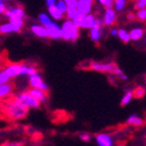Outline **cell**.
<instances>
[{
    "mask_svg": "<svg viewBox=\"0 0 146 146\" xmlns=\"http://www.w3.org/2000/svg\"><path fill=\"white\" fill-rule=\"evenodd\" d=\"M145 42H146V37H145Z\"/></svg>",
    "mask_w": 146,
    "mask_h": 146,
    "instance_id": "cell-44",
    "label": "cell"
},
{
    "mask_svg": "<svg viewBox=\"0 0 146 146\" xmlns=\"http://www.w3.org/2000/svg\"><path fill=\"white\" fill-rule=\"evenodd\" d=\"M146 7V3L144 1H136L135 3V6H133V9H141V8H145Z\"/></svg>",
    "mask_w": 146,
    "mask_h": 146,
    "instance_id": "cell-36",
    "label": "cell"
},
{
    "mask_svg": "<svg viewBox=\"0 0 146 146\" xmlns=\"http://www.w3.org/2000/svg\"><path fill=\"white\" fill-rule=\"evenodd\" d=\"M79 138H80V140H82V141H85V143H88V141L92 140V136H90V133H87V132L80 133V135H79Z\"/></svg>",
    "mask_w": 146,
    "mask_h": 146,
    "instance_id": "cell-34",
    "label": "cell"
},
{
    "mask_svg": "<svg viewBox=\"0 0 146 146\" xmlns=\"http://www.w3.org/2000/svg\"><path fill=\"white\" fill-rule=\"evenodd\" d=\"M144 123H145L144 118L140 117L137 114H132V115H130L129 117L126 118V124H129L131 126H135V127H139V126L144 125Z\"/></svg>",
    "mask_w": 146,
    "mask_h": 146,
    "instance_id": "cell-17",
    "label": "cell"
},
{
    "mask_svg": "<svg viewBox=\"0 0 146 146\" xmlns=\"http://www.w3.org/2000/svg\"><path fill=\"white\" fill-rule=\"evenodd\" d=\"M78 14H79V13H78L76 6H67V11H66V13H65V16H66L67 20H71V21H72Z\"/></svg>",
    "mask_w": 146,
    "mask_h": 146,
    "instance_id": "cell-24",
    "label": "cell"
},
{
    "mask_svg": "<svg viewBox=\"0 0 146 146\" xmlns=\"http://www.w3.org/2000/svg\"><path fill=\"white\" fill-rule=\"evenodd\" d=\"M30 31L36 36V37H40V38H48L45 27L42 26V25H40V23L31 25V26H30Z\"/></svg>",
    "mask_w": 146,
    "mask_h": 146,
    "instance_id": "cell-14",
    "label": "cell"
},
{
    "mask_svg": "<svg viewBox=\"0 0 146 146\" xmlns=\"http://www.w3.org/2000/svg\"><path fill=\"white\" fill-rule=\"evenodd\" d=\"M15 99L16 100H19L26 108H28V109H38L40 107H41V102L40 101H37L35 98H33L27 90L26 92H21V93H19L16 96H15Z\"/></svg>",
    "mask_w": 146,
    "mask_h": 146,
    "instance_id": "cell-4",
    "label": "cell"
},
{
    "mask_svg": "<svg viewBox=\"0 0 146 146\" xmlns=\"http://www.w3.org/2000/svg\"><path fill=\"white\" fill-rule=\"evenodd\" d=\"M27 92H28L33 98H35L37 101H40L41 103H43V102H45V101L48 100V93L43 92L42 89H38V88H29Z\"/></svg>",
    "mask_w": 146,
    "mask_h": 146,
    "instance_id": "cell-13",
    "label": "cell"
},
{
    "mask_svg": "<svg viewBox=\"0 0 146 146\" xmlns=\"http://www.w3.org/2000/svg\"><path fill=\"white\" fill-rule=\"evenodd\" d=\"M64 1H65V0H64Z\"/></svg>",
    "mask_w": 146,
    "mask_h": 146,
    "instance_id": "cell-45",
    "label": "cell"
},
{
    "mask_svg": "<svg viewBox=\"0 0 146 146\" xmlns=\"http://www.w3.org/2000/svg\"><path fill=\"white\" fill-rule=\"evenodd\" d=\"M110 74H114L115 77H117L119 80H122V81H126L127 80V76L124 73V71L122 70V68H119L118 66H116L114 70H113V72L110 73Z\"/></svg>",
    "mask_w": 146,
    "mask_h": 146,
    "instance_id": "cell-21",
    "label": "cell"
},
{
    "mask_svg": "<svg viewBox=\"0 0 146 146\" xmlns=\"http://www.w3.org/2000/svg\"><path fill=\"white\" fill-rule=\"evenodd\" d=\"M133 99V95H132V89H129V90H126V92L124 93L122 100H121V106H126V104H129L131 102V100Z\"/></svg>",
    "mask_w": 146,
    "mask_h": 146,
    "instance_id": "cell-25",
    "label": "cell"
},
{
    "mask_svg": "<svg viewBox=\"0 0 146 146\" xmlns=\"http://www.w3.org/2000/svg\"><path fill=\"white\" fill-rule=\"evenodd\" d=\"M22 29L17 28L16 26H14L13 23H11L9 21L8 22H4L0 25V34L1 35H9V34H17L20 33Z\"/></svg>",
    "mask_w": 146,
    "mask_h": 146,
    "instance_id": "cell-12",
    "label": "cell"
},
{
    "mask_svg": "<svg viewBox=\"0 0 146 146\" xmlns=\"http://www.w3.org/2000/svg\"><path fill=\"white\" fill-rule=\"evenodd\" d=\"M117 36H118V38L123 42V43H125V44H127L130 42V36H129V33H127L125 29H118V31H117Z\"/></svg>",
    "mask_w": 146,
    "mask_h": 146,
    "instance_id": "cell-22",
    "label": "cell"
},
{
    "mask_svg": "<svg viewBox=\"0 0 146 146\" xmlns=\"http://www.w3.org/2000/svg\"><path fill=\"white\" fill-rule=\"evenodd\" d=\"M145 93H146V90H145V88L141 87V86H138V87H136L135 89H132L133 99H141V98H144Z\"/></svg>",
    "mask_w": 146,
    "mask_h": 146,
    "instance_id": "cell-27",
    "label": "cell"
},
{
    "mask_svg": "<svg viewBox=\"0 0 146 146\" xmlns=\"http://www.w3.org/2000/svg\"><path fill=\"white\" fill-rule=\"evenodd\" d=\"M48 12H49V16L51 19H53L54 21H59V20H63L64 19V14L56 7V5H52V6H49L48 7Z\"/></svg>",
    "mask_w": 146,
    "mask_h": 146,
    "instance_id": "cell-18",
    "label": "cell"
},
{
    "mask_svg": "<svg viewBox=\"0 0 146 146\" xmlns=\"http://www.w3.org/2000/svg\"><path fill=\"white\" fill-rule=\"evenodd\" d=\"M13 89H14V86L11 82L1 84L0 85V99H5V98L11 96L13 93Z\"/></svg>",
    "mask_w": 146,
    "mask_h": 146,
    "instance_id": "cell-19",
    "label": "cell"
},
{
    "mask_svg": "<svg viewBox=\"0 0 146 146\" xmlns=\"http://www.w3.org/2000/svg\"><path fill=\"white\" fill-rule=\"evenodd\" d=\"M28 82H29L30 88H38V89H42L45 93H48L50 89L48 84L43 80L40 72H35L33 74L28 76Z\"/></svg>",
    "mask_w": 146,
    "mask_h": 146,
    "instance_id": "cell-6",
    "label": "cell"
},
{
    "mask_svg": "<svg viewBox=\"0 0 146 146\" xmlns=\"http://www.w3.org/2000/svg\"><path fill=\"white\" fill-rule=\"evenodd\" d=\"M0 146H23L22 141H4Z\"/></svg>",
    "mask_w": 146,
    "mask_h": 146,
    "instance_id": "cell-35",
    "label": "cell"
},
{
    "mask_svg": "<svg viewBox=\"0 0 146 146\" xmlns=\"http://www.w3.org/2000/svg\"><path fill=\"white\" fill-rule=\"evenodd\" d=\"M54 5H56V7L65 15V13H66V11H67V5H66V3L64 1V0H57Z\"/></svg>",
    "mask_w": 146,
    "mask_h": 146,
    "instance_id": "cell-30",
    "label": "cell"
},
{
    "mask_svg": "<svg viewBox=\"0 0 146 146\" xmlns=\"http://www.w3.org/2000/svg\"><path fill=\"white\" fill-rule=\"evenodd\" d=\"M4 71L8 74L11 79L21 77V76H30L35 72H38L37 67L34 65H29L26 63H13L7 65Z\"/></svg>",
    "mask_w": 146,
    "mask_h": 146,
    "instance_id": "cell-2",
    "label": "cell"
},
{
    "mask_svg": "<svg viewBox=\"0 0 146 146\" xmlns=\"http://www.w3.org/2000/svg\"><path fill=\"white\" fill-rule=\"evenodd\" d=\"M133 1L136 3V1H144V3H146V0H133Z\"/></svg>",
    "mask_w": 146,
    "mask_h": 146,
    "instance_id": "cell-41",
    "label": "cell"
},
{
    "mask_svg": "<svg viewBox=\"0 0 146 146\" xmlns=\"http://www.w3.org/2000/svg\"><path fill=\"white\" fill-rule=\"evenodd\" d=\"M56 1H57V0H45V5H46V7H49V6L54 5V4H56Z\"/></svg>",
    "mask_w": 146,
    "mask_h": 146,
    "instance_id": "cell-39",
    "label": "cell"
},
{
    "mask_svg": "<svg viewBox=\"0 0 146 146\" xmlns=\"http://www.w3.org/2000/svg\"><path fill=\"white\" fill-rule=\"evenodd\" d=\"M46 30V36L48 38L53 40V41H58L62 40V31H60V26L57 22H51L45 27Z\"/></svg>",
    "mask_w": 146,
    "mask_h": 146,
    "instance_id": "cell-8",
    "label": "cell"
},
{
    "mask_svg": "<svg viewBox=\"0 0 146 146\" xmlns=\"http://www.w3.org/2000/svg\"><path fill=\"white\" fill-rule=\"evenodd\" d=\"M144 29L143 28H132L129 31V36H130V41H139L144 37Z\"/></svg>",
    "mask_w": 146,
    "mask_h": 146,
    "instance_id": "cell-20",
    "label": "cell"
},
{
    "mask_svg": "<svg viewBox=\"0 0 146 146\" xmlns=\"http://www.w3.org/2000/svg\"><path fill=\"white\" fill-rule=\"evenodd\" d=\"M88 36L92 42L94 43H99L102 38V27H93L89 29V33H88Z\"/></svg>",
    "mask_w": 146,
    "mask_h": 146,
    "instance_id": "cell-15",
    "label": "cell"
},
{
    "mask_svg": "<svg viewBox=\"0 0 146 146\" xmlns=\"http://www.w3.org/2000/svg\"><path fill=\"white\" fill-rule=\"evenodd\" d=\"M126 4H127V3H126V0H115L113 7H114L115 12H122V11L125 9Z\"/></svg>",
    "mask_w": 146,
    "mask_h": 146,
    "instance_id": "cell-26",
    "label": "cell"
},
{
    "mask_svg": "<svg viewBox=\"0 0 146 146\" xmlns=\"http://www.w3.org/2000/svg\"><path fill=\"white\" fill-rule=\"evenodd\" d=\"M102 19V25L104 27H114L117 22V13L114 8H106Z\"/></svg>",
    "mask_w": 146,
    "mask_h": 146,
    "instance_id": "cell-7",
    "label": "cell"
},
{
    "mask_svg": "<svg viewBox=\"0 0 146 146\" xmlns=\"http://www.w3.org/2000/svg\"><path fill=\"white\" fill-rule=\"evenodd\" d=\"M8 1H13V0H8Z\"/></svg>",
    "mask_w": 146,
    "mask_h": 146,
    "instance_id": "cell-42",
    "label": "cell"
},
{
    "mask_svg": "<svg viewBox=\"0 0 146 146\" xmlns=\"http://www.w3.org/2000/svg\"><path fill=\"white\" fill-rule=\"evenodd\" d=\"M136 20L139 22H146V7L138 9L136 13Z\"/></svg>",
    "mask_w": 146,
    "mask_h": 146,
    "instance_id": "cell-28",
    "label": "cell"
},
{
    "mask_svg": "<svg viewBox=\"0 0 146 146\" xmlns=\"http://www.w3.org/2000/svg\"><path fill=\"white\" fill-rule=\"evenodd\" d=\"M126 17H127V20L129 21H135L136 20V14L133 12H129L126 14Z\"/></svg>",
    "mask_w": 146,
    "mask_h": 146,
    "instance_id": "cell-38",
    "label": "cell"
},
{
    "mask_svg": "<svg viewBox=\"0 0 146 146\" xmlns=\"http://www.w3.org/2000/svg\"><path fill=\"white\" fill-rule=\"evenodd\" d=\"M98 1H99V4L102 5V6L104 7V9H106V8H113V5H114L115 0H98Z\"/></svg>",
    "mask_w": 146,
    "mask_h": 146,
    "instance_id": "cell-32",
    "label": "cell"
},
{
    "mask_svg": "<svg viewBox=\"0 0 146 146\" xmlns=\"http://www.w3.org/2000/svg\"><path fill=\"white\" fill-rule=\"evenodd\" d=\"M6 8H7V6L5 4V0H0V14H4Z\"/></svg>",
    "mask_w": 146,
    "mask_h": 146,
    "instance_id": "cell-37",
    "label": "cell"
},
{
    "mask_svg": "<svg viewBox=\"0 0 146 146\" xmlns=\"http://www.w3.org/2000/svg\"><path fill=\"white\" fill-rule=\"evenodd\" d=\"M38 21H40V25L46 27L48 25H50L52 22V19L49 16V14H46V13H40L38 14Z\"/></svg>",
    "mask_w": 146,
    "mask_h": 146,
    "instance_id": "cell-23",
    "label": "cell"
},
{
    "mask_svg": "<svg viewBox=\"0 0 146 146\" xmlns=\"http://www.w3.org/2000/svg\"><path fill=\"white\" fill-rule=\"evenodd\" d=\"M96 19V15L93 14V13H89L87 15H84V19L81 21V25H80V28L82 29H90L94 25V21Z\"/></svg>",
    "mask_w": 146,
    "mask_h": 146,
    "instance_id": "cell-16",
    "label": "cell"
},
{
    "mask_svg": "<svg viewBox=\"0 0 146 146\" xmlns=\"http://www.w3.org/2000/svg\"><path fill=\"white\" fill-rule=\"evenodd\" d=\"M116 63L114 62H89L88 70L101 72V73H111L116 67Z\"/></svg>",
    "mask_w": 146,
    "mask_h": 146,
    "instance_id": "cell-5",
    "label": "cell"
},
{
    "mask_svg": "<svg viewBox=\"0 0 146 146\" xmlns=\"http://www.w3.org/2000/svg\"><path fill=\"white\" fill-rule=\"evenodd\" d=\"M95 143L98 146H115V139L109 133H98L94 137Z\"/></svg>",
    "mask_w": 146,
    "mask_h": 146,
    "instance_id": "cell-11",
    "label": "cell"
},
{
    "mask_svg": "<svg viewBox=\"0 0 146 146\" xmlns=\"http://www.w3.org/2000/svg\"><path fill=\"white\" fill-rule=\"evenodd\" d=\"M8 21L11 23H13L14 26H16L17 28H20V29H22L23 26H25V20L20 19V17H11V19H8Z\"/></svg>",
    "mask_w": 146,
    "mask_h": 146,
    "instance_id": "cell-29",
    "label": "cell"
},
{
    "mask_svg": "<svg viewBox=\"0 0 146 146\" xmlns=\"http://www.w3.org/2000/svg\"><path fill=\"white\" fill-rule=\"evenodd\" d=\"M60 31H62V40L66 42L74 43L80 37V29L73 25L71 20H65L63 22V25L60 26Z\"/></svg>",
    "mask_w": 146,
    "mask_h": 146,
    "instance_id": "cell-3",
    "label": "cell"
},
{
    "mask_svg": "<svg viewBox=\"0 0 146 146\" xmlns=\"http://www.w3.org/2000/svg\"><path fill=\"white\" fill-rule=\"evenodd\" d=\"M117 31H118V29H117V28H111L109 33H110V35H111V36H117Z\"/></svg>",
    "mask_w": 146,
    "mask_h": 146,
    "instance_id": "cell-40",
    "label": "cell"
},
{
    "mask_svg": "<svg viewBox=\"0 0 146 146\" xmlns=\"http://www.w3.org/2000/svg\"><path fill=\"white\" fill-rule=\"evenodd\" d=\"M29 109L26 108L19 100L11 99L8 100L5 106H4V113L6 114V116L13 121H20L26 118V116L28 115Z\"/></svg>",
    "mask_w": 146,
    "mask_h": 146,
    "instance_id": "cell-1",
    "label": "cell"
},
{
    "mask_svg": "<svg viewBox=\"0 0 146 146\" xmlns=\"http://www.w3.org/2000/svg\"><path fill=\"white\" fill-rule=\"evenodd\" d=\"M3 15H5L7 19H11V17H20V19H25L26 12H25L23 7H21V6H17V5L16 6H8Z\"/></svg>",
    "mask_w": 146,
    "mask_h": 146,
    "instance_id": "cell-10",
    "label": "cell"
},
{
    "mask_svg": "<svg viewBox=\"0 0 146 146\" xmlns=\"http://www.w3.org/2000/svg\"><path fill=\"white\" fill-rule=\"evenodd\" d=\"M145 81H146V76H145Z\"/></svg>",
    "mask_w": 146,
    "mask_h": 146,
    "instance_id": "cell-43",
    "label": "cell"
},
{
    "mask_svg": "<svg viewBox=\"0 0 146 146\" xmlns=\"http://www.w3.org/2000/svg\"><path fill=\"white\" fill-rule=\"evenodd\" d=\"M94 3H95V0H77L76 8L79 14L87 15L89 13H92Z\"/></svg>",
    "mask_w": 146,
    "mask_h": 146,
    "instance_id": "cell-9",
    "label": "cell"
},
{
    "mask_svg": "<svg viewBox=\"0 0 146 146\" xmlns=\"http://www.w3.org/2000/svg\"><path fill=\"white\" fill-rule=\"evenodd\" d=\"M7 82H11V78L8 77V74L4 70L0 71V85L1 84H7Z\"/></svg>",
    "mask_w": 146,
    "mask_h": 146,
    "instance_id": "cell-31",
    "label": "cell"
},
{
    "mask_svg": "<svg viewBox=\"0 0 146 146\" xmlns=\"http://www.w3.org/2000/svg\"><path fill=\"white\" fill-rule=\"evenodd\" d=\"M82 19H84V15H81V14H78L74 19L72 20V23L76 27H78L79 29H80V25H81V21H82Z\"/></svg>",
    "mask_w": 146,
    "mask_h": 146,
    "instance_id": "cell-33",
    "label": "cell"
}]
</instances>
